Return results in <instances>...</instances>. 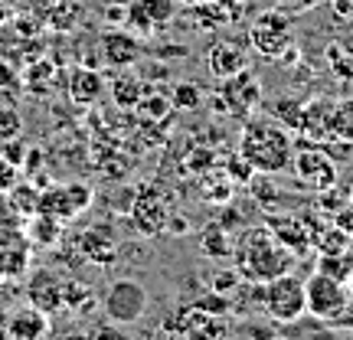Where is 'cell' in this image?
I'll use <instances>...</instances> for the list:
<instances>
[{
    "label": "cell",
    "mask_w": 353,
    "mask_h": 340,
    "mask_svg": "<svg viewBox=\"0 0 353 340\" xmlns=\"http://www.w3.org/2000/svg\"><path fill=\"white\" fill-rule=\"evenodd\" d=\"M112 99L114 105H121V108H134L144 101V82L138 76H131V72H121V76L112 82Z\"/></svg>",
    "instance_id": "44dd1931"
},
{
    "label": "cell",
    "mask_w": 353,
    "mask_h": 340,
    "mask_svg": "<svg viewBox=\"0 0 353 340\" xmlns=\"http://www.w3.org/2000/svg\"><path fill=\"white\" fill-rule=\"evenodd\" d=\"M291 154H294V141L278 118H268V114L245 118V131L239 138V161L252 167V174L268 177L288 170Z\"/></svg>",
    "instance_id": "6da1fadb"
},
{
    "label": "cell",
    "mask_w": 353,
    "mask_h": 340,
    "mask_svg": "<svg viewBox=\"0 0 353 340\" xmlns=\"http://www.w3.org/2000/svg\"><path fill=\"white\" fill-rule=\"evenodd\" d=\"M216 95L226 101V114H232V118H249V114L262 105V82H259L255 72L242 69L239 76L223 79Z\"/></svg>",
    "instance_id": "9c48e42d"
},
{
    "label": "cell",
    "mask_w": 353,
    "mask_h": 340,
    "mask_svg": "<svg viewBox=\"0 0 353 340\" xmlns=\"http://www.w3.org/2000/svg\"><path fill=\"white\" fill-rule=\"evenodd\" d=\"M59 219L50 213H33V223H30V239L37 242V246H52V242L59 239Z\"/></svg>",
    "instance_id": "603a6c76"
},
{
    "label": "cell",
    "mask_w": 353,
    "mask_h": 340,
    "mask_svg": "<svg viewBox=\"0 0 353 340\" xmlns=\"http://www.w3.org/2000/svg\"><path fill=\"white\" fill-rule=\"evenodd\" d=\"M327 7H330V13L337 17V20H353V0H327Z\"/></svg>",
    "instance_id": "f1b7e54d"
},
{
    "label": "cell",
    "mask_w": 353,
    "mask_h": 340,
    "mask_svg": "<svg viewBox=\"0 0 353 340\" xmlns=\"http://www.w3.org/2000/svg\"><path fill=\"white\" fill-rule=\"evenodd\" d=\"M20 134H23V114L17 108V99L0 92V144L20 138Z\"/></svg>",
    "instance_id": "ffe728a7"
},
{
    "label": "cell",
    "mask_w": 353,
    "mask_h": 340,
    "mask_svg": "<svg viewBox=\"0 0 353 340\" xmlns=\"http://www.w3.org/2000/svg\"><path fill=\"white\" fill-rule=\"evenodd\" d=\"M101 59L114 69H128L141 59V43L128 30H108L101 37Z\"/></svg>",
    "instance_id": "7c38bea8"
},
{
    "label": "cell",
    "mask_w": 353,
    "mask_h": 340,
    "mask_svg": "<svg viewBox=\"0 0 353 340\" xmlns=\"http://www.w3.org/2000/svg\"><path fill=\"white\" fill-rule=\"evenodd\" d=\"M170 203L167 197L161 193L157 187H141L138 197H134V206H131V219H134V226H138L141 236H161L167 232V223H170Z\"/></svg>",
    "instance_id": "ba28073f"
},
{
    "label": "cell",
    "mask_w": 353,
    "mask_h": 340,
    "mask_svg": "<svg viewBox=\"0 0 353 340\" xmlns=\"http://www.w3.org/2000/svg\"><path fill=\"white\" fill-rule=\"evenodd\" d=\"M265 226L275 232V239L294 255H304L311 249V232L304 226L301 219H294V216H268L265 219Z\"/></svg>",
    "instance_id": "2e32d148"
},
{
    "label": "cell",
    "mask_w": 353,
    "mask_h": 340,
    "mask_svg": "<svg viewBox=\"0 0 353 340\" xmlns=\"http://www.w3.org/2000/svg\"><path fill=\"white\" fill-rule=\"evenodd\" d=\"M196 242H200V252L206 259H226V255H232V239H229V229L223 223H206L200 229Z\"/></svg>",
    "instance_id": "d6986e66"
},
{
    "label": "cell",
    "mask_w": 353,
    "mask_h": 340,
    "mask_svg": "<svg viewBox=\"0 0 353 340\" xmlns=\"http://www.w3.org/2000/svg\"><path fill=\"white\" fill-rule=\"evenodd\" d=\"M350 285H353V278H350Z\"/></svg>",
    "instance_id": "d590c367"
},
{
    "label": "cell",
    "mask_w": 353,
    "mask_h": 340,
    "mask_svg": "<svg viewBox=\"0 0 353 340\" xmlns=\"http://www.w3.org/2000/svg\"><path fill=\"white\" fill-rule=\"evenodd\" d=\"M236 285H242V275H239V268H236V265H232V268H226V272H216V275H213V291H216V294L232 291Z\"/></svg>",
    "instance_id": "83f0119b"
},
{
    "label": "cell",
    "mask_w": 353,
    "mask_h": 340,
    "mask_svg": "<svg viewBox=\"0 0 353 340\" xmlns=\"http://www.w3.org/2000/svg\"><path fill=\"white\" fill-rule=\"evenodd\" d=\"M7 321V334L10 340H43L46 337V330H50V314H43L37 311L33 304H26V308H17L10 314H3Z\"/></svg>",
    "instance_id": "5bb4252c"
},
{
    "label": "cell",
    "mask_w": 353,
    "mask_h": 340,
    "mask_svg": "<svg viewBox=\"0 0 353 340\" xmlns=\"http://www.w3.org/2000/svg\"><path fill=\"white\" fill-rule=\"evenodd\" d=\"M272 340H285V337H272Z\"/></svg>",
    "instance_id": "e575fe53"
},
{
    "label": "cell",
    "mask_w": 353,
    "mask_h": 340,
    "mask_svg": "<svg viewBox=\"0 0 353 340\" xmlns=\"http://www.w3.org/2000/svg\"><path fill=\"white\" fill-rule=\"evenodd\" d=\"M63 298H65V308H69V311H79V314H85L88 308H92L88 285H79V281H65V285H63Z\"/></svg>",
    "instance_id": "cb8c5ba5"
},
{
    "label": "cell",
    "mask_w": 353,
    "mask_h": 340,
    "mask_svg": "<svg viewBox=\"0 0 353 340\" xmlns=\"http://www.w3.org/2000/svg\"><path fill=\"white\" fill-rule=\"evenodd\" d=\"M63 340H88V337H82V334H69V337H63Z\"/></svg>",
    "instance_id": "836d02e7"
},
{
    "label": "cell",
    "mask_w": 353,
    "mask_h": 340,
    "mask_svg": "<svg viewBox=\"0 0 353 340\" xmlns=\"http://www.w3.org/2000/svg\"><path fill=\"white\" fill-rule=\"evenodd\" d=\"M7 17H10V10H7V0H0V23H7Z\"/></svg>",
    "instance_id": "d6a6232c"
},
{
    "label": "cell",
    "mask_w": 353,
    "mask_h": 340,
    "mask_svg": "<svg viewBox=\"0 0 353 340\" xmlns=\"http://www.w3.org/2000/svg\"><path fill=\"white\" fill-rule=\"evenodd\" d=\"M17 183V164H0V190H13Z\"/></svg>",
    "instance_id": "4dcf8cb0"
},
{
    "label": "cell",
    "mask_w": 353,
    "mask_h": 340,
    "mask_svg": "<svg viewBox=\"0 0 353 340\" xmlns=\"http://www.w3.org/2000/svg\"><path fill=\"white\" fill-rule=\"evenodd\" d=\"M334 223H337V229L341 232H347V236H353V206H341V210H334Z\"/></svg>",
    "instance_id": "f546056e"
},
{
    "label": "cell",
    "mask_w": 353,
    "mask_h": 340,
    "mask_svg": "<svg viewBox=\"0 0 353 340\" xmlns=\"http://www.w3.org/2000/svg\"><path fill=\"white\" fill-rule=\"evenodd\" d=\"M10 203L20 210V213H37L39 206V193L30 183H13V193H10Z\"/></svg>",
    "instance_id": "484cf974"
},
{
    "label": "cell",
    "mask_w": 353,
    "mask_h": 340,
    "mask_svg": "<svg viewBox=\"0 0 353 340\" xmlns=\"http://www.w3.org/2000/svg\"><path fill=\"white\" fill-rule=\"evenodd\" d=\"M262 308L265 314L278 321V324H294L307 314V301H304V281L298 275H285L272 278L262 285Z\"/></svg>",
    "instance_id": "277c9868"
},
{
    "label": "cell",
    "mask_w": 353,
    "mask_h": 340,
    "mask_svg": "<svg viewBox=\"0 0 353 340\" xmlns=\"http://www.w3.org/2000/svg\"><path fill=\"white\" fill-rule=\"evenodd\" d=\"M65 92H69V99L76 101L79 108H88V105H95V101L101 99L105 82H101L99 69L79 66V69H72V76H69V82H65Z\"/></svg>",
    "instance_id": "e0dca14e"
},
{
    "label": "cell",
    "mask_w": 353,
    "mask_h": 340,
    "mask_svg": "<svg viewBox=\"0 0 353 340\" xmlns=\"http://www.w3.org/2000/svg\"><path fill=\"white\" fill-rule=\"evenodd\" d=\"M304 301H307V314H314L317 321H337L350 304V291L343 288L341 278L317 268L314 275L304 281Z\"/></svg>",
    "instance_id": "52a82bcc"
},
{
    "label": "cell",
    "mask_w": 353,
    "mask_h": 340,
    "mask_svg": "<svg viewBox=\"0 0 353 340\" xmlns=\"http://www.w3.org/2000/svg\"><path fill=\"white\" fill-rule=\"evenodd\" d=\"M232 259H236V268H239L242 281L265 285V281L291 272V265H294L298 255L288 252L275 239V232L262 223V226H249L242 232L239 242L232 246Z\"/></svg>",
    "instance_id": "7a4b0ae2"
},
{
    "label": "cell",
    "mask_w": 353,
    "mask_h": 340,
    "mask_svg": "<svg viewBox=\"0 0 353 340\" xmlns=\"http://www.w3.org/2000/svg\"><path fill=\"white\" fill-rule=\"evenodd\" d=\"M148 304H151L148 288L141 285L138 278H114L112 285L105 288V294H101V314H105V321L131 328V324L144 321Z\"/></svg>",
    "instance_id": "3957f363"
},
{
    "label": "cell",
    "mask_w": 353,
    "mask_h": 340,
    "mask_svg": "<svg viewBox=\"0 0 353 340\" xmlns=\"http://www.w3.org/2000/svg\"><path fill=\"white\" fill-rule=\"evenodd\" d=\"M79 252H82V259L92 265H112L114 255H118V249H114V239L112 232L105 226H95V229H85L82 236H79Z\"/></svg>",
    "instance_id": "ac0fdd59"
},
{
    "label": "cell",
    "mask_w": 353,
    "mask_h": 340,
    "mask_svg": "<svg viewBox=\"0 0 353 340\" xmlns=\"http://www.w3.org/2000/svg\"><path fill=\"white\" fill-rule=\"evenodd\" d=\"M206 69L213 79H232L239 76L242 69H249V56L236 46V43H216L213 50L206 52Z\"/></svg>",
    "instance_id": "9a60e30c"
},
{
    "label": "cell",
    "mask_w": 353,
    "mask_h": 340,
    "mask_svg": "<svg viewBox=\"0 0 353 340\" xmlns=\"http://www.w3.org/2000/svg\"><path fill=\"white\" fill-rule=\"evenodd\" d=\"M141 108L148 114H161V112H167V101L164 99H148V101H141Z\"/></svg>",
    "instance_id": "1f68e13d"
},
{
    "label": "cell",
    "mask_w": 353,
    "mask_h": 340,
    "mask_svg": "<svg viewBox=\"0 0 353 340\" xmlns=\"http://www.w3.org/2000/svg\"><path fill=\"white\" fill-rule=\"evenodd\" d=\"M291 174L298 180V187L304 190H334L337 187V164L327 154V148H317V144H301L291 154Z\"/></svg>",
    "instance_id": "8992f818"
},
{
    "label": "cell",
    "mask_w": 353,
    "mask_h": 340,
    "mask_svg": "<svg viewBox=\"0 0 353 340\" xmlns=\"http://www.w3.org/2000/svg\"><path fill=\"white\" fill-rule=\"evenodd\" d=\"M170 101H174L176 108H183V112H193V108H200L203 92H200V86H193V82H176Z\"/></svg>",
    "instance_id": "d4e9b609"
},
{
    "label": "cell",
    "mask_w": 353,
    "mask_h": 340,
    "mask_svg": "<svg viewBox=\"0 0 353 340\" xmlns=\"http://www.w3.org/2000/svg\"><path fill=\"white\" fill-rule=\"evenodd\" d=\"M249 46L262 59H281L294 46V23H291V17L281 10L259 13L252 20V26H249Z\"/></svg>",
    "instance_id": "5b68a950"
},
{
    "label": "cell",
    "mask_w": 353,
    "mask_h": 340,
    "mask_svg": "<svg viewBox=\"0 0 353 340\" xmlns=\"http://www.w3.org/2000/svg\"><path fill=\"white\" fill-rule=\"evenodd\" d=\"M88 340H134V337H131V330H128L125 324H114V321H101V324H95V328H92Z\"/></svg>",
    "instance_id": "4316f807"
},
{
    "label": "cell",
    "mask_w": 353,
    "mask_h": 340,
    "mask_svg": "<svg viewBox=\"0 0 353 340\" xmlns=\"http://www.w3.org/2000/svg\"><path fill=\"white\" fill-rule=\"evenodd\" d=\"M330 138L353 144V99L334 101V112H330Z\"/></svg>",
    "instance_id": "7402d4cb"
},
{
    "label": "cell",
    "mask_w": 353,
    "mask_h": 340,
    "mask_svg": "<svg viewBox=\"0 0 353 340\" xmlns=\"http://www.w3.org/2000/svg\"><path fill=\"white\" fill-rule=\"evenodd\" d=\"M92 203V187L88 183H63V187H50L46 193H39V206L37 213H50L59 223L65 219H76L82 210H88Z\"/></svg>",
    "instance_id": "30bf717a"
},
{
    "label": "cell",
    "mask_w": 353,
    "mask_h": 340,
    "mask_svg": "<svg viewBox=\"0 0 353 340\" xmlns=\"http://www.w3.org/2000/svg\"><path fill=\"white\" fill-rule=\"evenodd\" d=\"M170 17H174V0H131L125 26H134L138 33H154Z\"/></svg>",
    "instance_id": "4fadbf2b"
},
{
    "label": "cell",
    "mask_w": 353,
    "mask_h": 340,
    "mask_svg": "<svg viewBox=\"0 0 353 340\" xmlns=\"http://www.w3.org/2000/svg\"><path fill=\"white\" fill-rule=\"evenodd\" d=\"M63 278L50 272V268H37L33 275L26 278V301L33 304L37 311L43 314H56L59 308H65V298H63Z\"/></svg>",
    "instance_id": "8fae6325"
}]
</instances>
